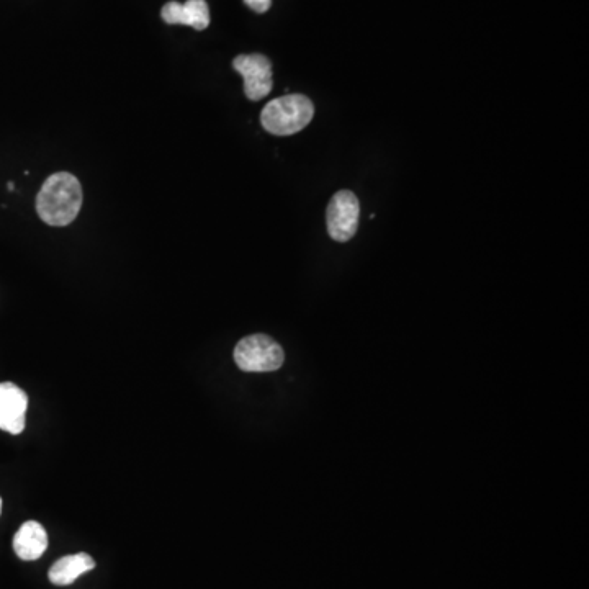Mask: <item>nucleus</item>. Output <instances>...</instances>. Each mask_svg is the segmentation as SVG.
Segmentation results:
<instances>
[{
  "label": "nucleus",
  "instance_id": "4",
  "mask_svg": "<svg viewBox=\"0 0 589 589\" xmlns=\"http://www.w3.org/2000/svg\"><path fill=\"white\" fill-rule=\"evenodd\" d=\"M359 216V198L349 190H341L331 198L326 212L329 236L338 243L351 241L359 228Z\"/></svg>",
  "mask_w": 589,
  "mask_h": 589
},
{
  "label": "nucleus",
  "instance_id": "10",
  "mask_svg": "<svg viewBox=\"0 0 589 589\" xmlns=\"http://www.w3.org/2000/svg\"><path fill=\"white\" fill-rule=\"evenodd\" d=\"M244 4L248 5L249 9L254 10L257 14H264L270 9L272 0H244Z\"/></svg>",
  "mask_w": 589,
  "mask_h": 589
},
{
  "label": "nucleus",
  "instance_id": "12",
  "mask_svg": "<svg viewBox=\"0 0 589 589\" xmlns=\"http://www.w3.org/2000/svg\"><path fill=\"white\" fill-rule=\"evenodd\" d=\"M0 514H2V498H0Z\"/></svg>",
  "mask_w": 589,
  "mask_h": 589
},
{
  "label": "nucleus",
  "instance_id": "5",
  "mask_svg": "<svg viewBox=\"0 0 589 589\" xmlns=\"http://www.w3.org/2000/svg\"><path fill=\"white\" fill-rule=\"evenodd\" d=\"M233 68L243 76L244 94L252 102L266 99L272 90V64L264 54H241Z\"/></svg>",
  "mask_w": 589,
  "mask_h": 589
},
{
  "label": "nucleus",
  "instance_id": "8",
  "mask_svg": "<svg viewBox=\"0 0 589 589\" xmlns=\"http://www.w3.org/2000/svg\"><path fill=\"white\" fill-rule=\"evenodd\" d=\"M48 549V534L40 522L27 521L22 524L14 537V550L17 557L25 562L38 560Z\"/></svg>",
  "mask_w": 589,
  "mask_h": 589
},
{
  "label": "nucleus",
  "instance_id": "9",
  "mask_svg": "<svg viewBox=\"0 0 589 589\" xmlns=\"http://www.w3.org/2000/svg\"><path fill=\"white\" fill-rule=\"evenodd\" d=\"M95 560L89 554H74L68 557L59 558L50 568V581L56 586H69L84 575L94 570Z\"/></svg>",
  "mask_w": 589,
  "mask_h": 589
},
{
  "label": "nucleus",
  "instance_id": "2",
  "mask_svg": "<svg viewBox=\"0 0 589 589\" xmlns=\"http://www.w3.org/2000/svg\"><path fill=\"white\" fill-rule=\"evenodd\" d=\"M313 115L315 105L306 95L288 94L266 105L261 123L272 135L290 136L310 125Z\"/></svg>",
  "mask_w": 589,
  "mask_h": 589
},
{
  "label": "nucleus",
  "instance_id": "3",
  "mask_svg": "<svg viewBox=\"0 0 589 589\" xmlns=\"http://www.w3.org/2000/svg\"><path fill=\"white\" fill-rule=\"evenodd\" d=\"M284 349L266 334L241 339L234 349V362L243 372H275L284 365Z\"/></svg>",
  "mask_w": 589,
  "mask_h": 589
},
{
  "label": "nucleus",
  "instance_id": "7",
  "mask_svg": "<svg viewBox=\"0 0 589 589\" xmlns=\"http://www.w3.org/2000/svg\"><path fill=\"white\" fill-rule=\"evenodd\" d=\"M161 15L169 25H187L198 32L210 25V9L205 0H187L185 4L167 2L162 7Z\"/></svg>",
  "mask_w": 589,
  "mask_h": 589
},
{
  "label": "nucleus",
  "instance_id": "6",
  "mask_svg": "<svg viewBox=\"0 0 589 589\" xmlns=\"http://www.w3.org/2000/svg\"><path fill=\"white\" fill-rule=\"evenodd\" d=\"M28 396L12 382L0 383V429L22 434L27 424Z\"/></svg>",
  "mask_w": 589,
  "mask_h": 589
},
{
  "label": "nucleus",
  "instance_id": "11",
  "mask_svg": "<svg viewBox=\"0 0 589 589\" xmlns=\"http://www.w3.org/2000/svg\"><path fill=\"white\" fill-rule=\"evenodd\" d=\"M7 187H9V190H14L15 189V185L12 184V182H10V184L7 185Z\"/></svg>",
  "mask_w": 589,
  "mask_h": 589
},
{
  "label": "nucleus",
  "instance_id": "1",
  "mask_svg": "<svg viewBox=\"0 0 589 589\" xmlns=\"http://www.w3.org/2000/svg\"><path fill=\"white\" fill-rule=\"evenodd\" d=\"M82 185L69 172H58L45 180L36 197V212L46 225L68 226L81 212Z\"/></svg>",
  "mask_w": 589,
  "mask_h": 589
}]
</instances>
